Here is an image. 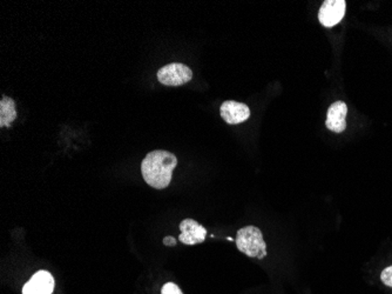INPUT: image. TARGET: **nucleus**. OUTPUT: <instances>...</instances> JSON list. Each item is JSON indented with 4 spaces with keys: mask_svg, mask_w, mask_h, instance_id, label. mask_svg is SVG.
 I'll list each match as a JSON object with an SVG mask.
<instances>
[{
    "mask_svg": "<svg viewBox=\"0 0 392 294\" xmlns=\"http://www.w3.org/2000/svg\"><path fill=\"white\" fill-rule=\"evenodd\" d=\"M55 290V278L47 271H39L26 283L23 294H52Z\"/></svg>",
    "mask_w": 392,
    "mask_h": 294,
    "instance_id": "8",
    "label": "nucleus"
},
{
    "mask_svg": "<svg viewBox=\"0 0 392 294\" xmlns=\"http://www.w3.org/2000/svg\"><path fill=\"white\" fill-rule=\"evenodd\" d=\"M164 244L166 246H175L177 245V239L173 236H166L164 239Z\"/></svg>",
    "mask_w": 392,
    "mask_h": 294,
    "instance_id": "12",
    "label": "nucleus"
},
{
    "mask_svg": "<svg viewBox=\"0 0 392 294\" xmlns=\"http://www.w3.org/2000/svg\"><path fill=\"white\" fill-rule=\"evenodd\" d=\"M178 159L168 151L157 150L147 154L141 164V173L147 184L157 190L168 187Z\"/></svg>",
    "mask_w": 392,
    "mask_h": 294,
    "instance_id": "1",
    "label": "nucleus"
},
{
    "mask_svg": "<svg viewBox=\"0 0 392 294\" xmlns=\"http://www.w3.org/2000/svg\"><path fill=\"white\" fill-rule=\"evenodd\" d=\"M180 229L179 240L184 245H198L203 243L207 236V229L194 219L182 220Z\"/></svg>",
    "mask_w": 392,
    "mask_h": 294,
    "instance_id": "5",
    "label": "nucleus"
},
{
    "mask_svg": "<svg viewBox=\"0 0 392 294\" xmlns=\"http://www.w3.org/2000/svg\"><path fill=\"white\" fill-rule=\"evenodd\" d=\"M345 0H327L318 11V21L325 28H332L345 18Z\"/></svg>",
    "mask_w": 392,
    "mask_h": 294,
    "instance_id": "4",
    "label": "nucleus"
},
{
    "mask_svg": "<svg viewBox=\"0 0 392 294\" xmlns=\"http://www.w3.org/2000/svg\"><path fill=\"white\" fill-rule=\"evenodd\" d=\"M236 246L240 252L250 258L263 259L267 256V244L261 229L256 226H246L237 231Z\"/></svg>",
    "mask_w": 392,
    "mask_h": 294,
    "instance_id": "2",
    "label": "nucleus"
},
{
    "mask_svg": "<svg viewBox=\"0 0 392 294\" xmlns=\"http://www.w3.org/2000/svg\"><path fill=\"white\" fill-rule=\"evenodd\" d=\"M347 113L348 107L345 102L338 100L336 103L331 104L325 120V126L327 130L332 131L335 134H342L347 129Z\"/></svg>",
    "mask_w": 392,
    "mask_h": 294,
    "instance_id": "7",
    "label": "nucleus"
},
{
    "mask_svg": "<svg viewBox=\"0 0 392 294\" xmlns=\"http://www.w3.org/2000/svg\"><path fill=\"white\" fill-rule=\"evenodd\" d=\"M161 294H184L178 285L174 283H167L161 290Z\"/></svg>",
    "mask_w": 392,
    "mask_h": 294,
    "instance_id": "10",
    "label": "nucleus"
},
{
    "mask_svg": "<svg viewBox=\"0 0 392 294\" xmlns=\"http://www.w3.org/2000/svg\"><path fill=\"white\" fill-rule=\"evenodd\" d=\"M17 119V107L14 100L9 97H3L0 102V126L9 127Z\"/></svg>",
    "mask_w": 392,
    "mask_h": 294,
    "instance_id": "9",
    "label": "nucleus"
},
{
    "mask_svg": "<svg viewBox=\"0 0 392 294\" xmlns=\"http://www.w3.org/2000/svg\"><path fill=\"white\" fill-rule=\"evenodd\" d=\"M191 70L181 62H172L157 71V80L166 86H181L191 82Z\"/></svg>",
    "mask_w": 392,
    "mask_h": 294,
    "instance_id": "3",
    "label": "nucleus"
},
{
    "mask_svg": "<svg viewBox=\"0 0 392 294\" xmlns=\"http://www.w3.org/2000/svg\"><path fill=\"white\" fill-rule=\"evenodd\" d=\"M381 281H383V284L392 288V266L386 267V270L383 271Z\"/></svg>",
    "mask_w": 392,
    "mask_h": 294,
    "instance_id": "11",
    "label": "nucleus"
},
{
    "mask_svg": "<svg viewBox=\"0 0 392 294\" xmlns=\"http://www.w3.org/2000/svg\"><path fill=\"white\" fill-rule=\"evenodd\" d=\"M222 119L229 125H237L250 119V110L246 104L237 103L234 100H227L220 107Z\"/></svg>",
    "mask_w": 392,
    "mask_h": 294,
    "instance_id": "6",
    "label": "nucleus"
}]
</instances>
